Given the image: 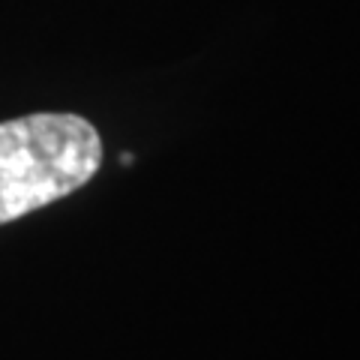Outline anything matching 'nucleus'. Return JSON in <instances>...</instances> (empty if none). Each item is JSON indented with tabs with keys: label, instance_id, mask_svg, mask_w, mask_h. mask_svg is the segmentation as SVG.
I'll list each match as a JSON object with an SVG mask.
<instances>
[{
	"label": "nucleus",
	"instance_id": "f257e3e1",
	"mask_svg": "<svg viewBox=\"0 0 360 360\" xmlns=\"http://www.w3.org/2000/svg\"><path fill=\"white\" fill-rule=\"evenodd\" d=\"M103 139L78 115L0 123V225L49 207L94 180Z\"/></svg>",
	"mask_w": 360,
	"mask_h": 360
}]
</instances>
